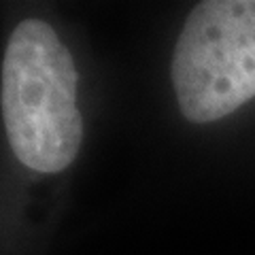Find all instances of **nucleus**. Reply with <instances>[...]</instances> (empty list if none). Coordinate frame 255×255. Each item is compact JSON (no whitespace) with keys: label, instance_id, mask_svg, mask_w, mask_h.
I'll list each match as a JSON object with an SVG mask.
<instances>
[{"label":"nucleus","instance_id":"nucleus-1","mask_svg":"<svg viewBox=\"0 0 255 255\" xmlns=\"http://www.w3.org/2000/svg\"><path fill=\"white\" fill-rule=\"evenodd\" d=\"M73 53L43 19L11 32L2 60L0 105L6 138L26 168L55 174L75 162L83 140Z\"/></svg>","mask_w":255,"mask_h":255},{"label":"nucleus","instance_id":"nucleus-2","mask_svg":"<svg viewBox=\"0 0 255 255\" xmlns=\"http://www.w3.org/2000/svg\"><path fill=\"white\" fill-rule=\"evenodd\" d=\"M183 117L211 124L255 98V0H206L187 15L172 53Z\"/></svg>","mask_w":255,"mask_h":255}]
</instances>
